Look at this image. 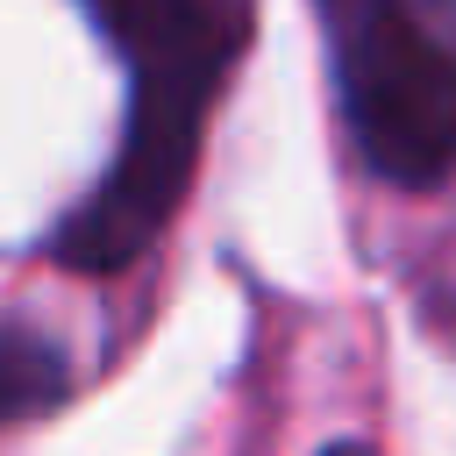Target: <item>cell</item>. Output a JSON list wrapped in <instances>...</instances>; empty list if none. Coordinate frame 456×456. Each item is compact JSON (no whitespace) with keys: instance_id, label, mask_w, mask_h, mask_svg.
<instances>
[{"instance_id":"cell-1","label":"cell","mask_w":456,"mask_h":456,"mask_svg":"<svg viewBox=\"0 0 456 456\" xmlns=\"http://www.w3.org/2000/svg\"><path fill=\"white\" fill-rule=\"evenodd\" d=\"M86 14L107 28L128 71V107H121V142L107 157V178L57 221L50 256L64 271H128L164 221L178 214L207 114L249 50L256 0H86Z\"/></svg>"},{"instance_id":"cell-2","label":"cell","mask_w":456,"mask_h":456,"mask_svg":"<svg viewBox=\"0 0 456 456\" xmlns=\"http://www.w3.org/2000/svg\"><path fill=\"white\" fill-rule=\"evenodd\" d=\"M342 128L370 178L435 185L456 171V0H314Z\"/></svg>"},{"instance_id":"cell-3","label":"cell","mask_w":456,"mask_h":456,"mask_svg":"<svg viewBox=\"0 0 456 456\" xmlns=\"http://www.w3.org/2000/svg\"><path fill=\"white\" fill-rule=\"evenodd\" d=\"M64 392H71V356L28 321H0V420L50 413Z\"/></svg>"},{"instance_id":"cell-4","label":"cell","mask_w":456,"mask_h":456,"mask_svg":"<svg viewBox=\"0 0 456 456\" xmlns=\"http://www.w3.org/2000/svg\"><path fill=\"white\" fill-rule=\"evenodd\" d=\"M321 456H363V449H356V442H335V449H321Z\"/></svg>"}]
</instances>
